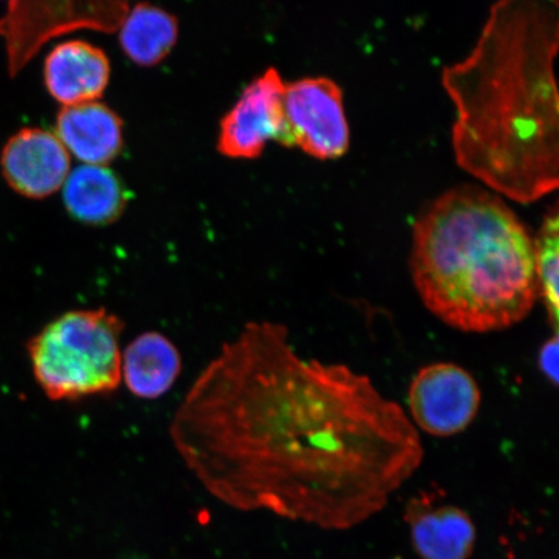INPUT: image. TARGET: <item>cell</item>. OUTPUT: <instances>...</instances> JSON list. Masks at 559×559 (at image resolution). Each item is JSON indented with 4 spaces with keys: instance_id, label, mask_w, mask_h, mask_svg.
I'll return each mask as SVG.
<instances>
[{
    "instance_id": "cell-15",
    "label": "cell",
    "mask_w": 559,
    "mask_h": 559,
    "mask_svg": "<svg viewBox=\"0 0 559 559\" xmlns=\"http://www.w3.org/2000/svg\"><path fill=\"white\" fill-rule=\"evenodd\" d=\"M118 31L123 52L142 67L163 61L177 44L179 33L177 19L150 3H139L130 10Z\"/></svg>"
},
{
    "instance_id": "cell-12",
    "label": "cell",
    "mask_w": 559,
    "mask_h": 559,
    "mask_svg": "<svg viewBox=\"0 0 559 559\" xmlns=\"http://www.w3.org/2000/svg\"><path fill=\"white\" fill-rule=\"evenodd\" d=\"M56 136L83 165H107L123 148V123L100 102L62 107L56 118Z\"/></svg>"
},
{
    "instance_id": "cell-3",
    "label": "cell",
    "mask_w": 559,
    "mask_h": 559,
    "mask_svg": "<svg viewBox=\"0 0 559 559\" xmlns=\"http://www.w3.org/2000/svg\"><path fill=\"white\" fill-rule=\"evenodd\" d=\"M411 270L426 309L463 332L508 330L539 298L534 240L480 187L452 188L418 215Z\"/></svg>"
},
{
    "instance_id": "cell-17",
    "label": "cell",
    "mask_w": 559,
    "mask_h": 559,
    "mask_svg": "<svg viewBox=\"0 0 559 559\" xmlns=\"http://www.w3.org/2000/svg\"><path fill=\"white\" fill-rule=\"evenodd\" d=\"M558 334H555L554 337L544 342L539 349V356H537L540 373L555 386L558 384Z\"/></svg>"
},
{
    "instance_id": "cell-6",
    "label": "cell",
    "mask_w": 559,
    "mask_h": 559,
    "mask_svg": "<svg viewBox=\"0 0 559 559\" xmlns=\"http://www.w3.org/2000/svg\"><path fill=\"white\" fill-rule=\"evenodd\" d=\"M129 11L124 2L10 4L2 31L9 39L13 72L47 39L76 29L116 32Z\"/></svg>"
},
{
    "instance_id": "cell-10",
    "label": "cell",
    "mask_w": 559,
    "mask_h": 559,
    "mask_svg": "<svg viewBox=\"0 0 559 559\" xmlns=\"http://www.w3.org/2000/svg\"><path fill=\"white\" fill-rule=\"evenodd\" d=\"M436 492L415 496L405 507L412 544L423 559H467L473 555L477 530L471 515L454 506L437 504Z\"/></svg>"
},
{
    "instance_id": "cell-14",
    "label": "cell",
    "mask_w": 559,
    "mask_h": 559,
    "mask_svg": "<svg viewBox=\"0 0 559 559\" xmlns=\"http://www.w3.org/2000/svg\"><path fill=\"white\" fill-rule=\"evenodd\" d=\"M62 187L70 216L88 226H108L116 222L130 199L121 178L103 165L75 167Z\"/></svg>"
},
{
    "instance_id": "cell-4",
    "label": "cell",
    "mask_w": 559,
    "mask_h": 559,
    "mask_svg": "<svg viewBox=\"0 0 559 559\" xmlns=\"http://www.w3.org/2000/svg\"><path fill=\"white\" fill-rule=\"evenodd\" d=\"M123 320L104 307L61 313L27 342L35 382L52 402L115 393Z\"/></svg>"
},
{
    "instance_id": "cell-5",
    "label": "cell",
    "mask_w": 559,
    "mask_h": 559,
    "mask_svg": "<svg viewBox=\"0 0 559 559\" xmlns=\"http://www.w3.org/2000/svg\"><path fill=\"white\" fill-rule=\"evenodd\" d=\"M280 144L319 159L344 156L349 145L344 96L332 80L305 79L285 85Z\"/></svg>"
},
{
    "instance_id": "cell-11",
    "label": "cell",
    "mask_w": 559,
    "mask_h": 559,
    "mask_svg": "<svg viewBox=\"0 0 559 559\" xmlns=\"http://www.w3.org/2000/svg\"><path fill=\"white\" fill-rule=\"evenodd\" d=\"M110 79L108 56L83 40H69L53 48L45 62L48 93L64 107L97 102Z\"/></svg>"
},
{
    "instance_id": "cell-13",
    "label": "cell",
    "mask_w": 559,
    "mask_h": 559,
    "mask_svg": "<svg viewBox=\"0 0 559 559\" xmlns=\"http://www.w3.org/2000/svg\"><path fill=\"white\" fill-rule=\"evenodd\" d=\"M183 360L174 342L159 332H144L122 352V382L139 400L156 401L178 381Z\"/></svg>"
},
{
    "instance_id": "cell-9",
    "label": "cell",
    "mask_w": 559,
    "mask_h": 559,
    "mask_svg": "<svg viewBox=\"0 0 559 559\" xmlns=\"http://www.w3.org/2000/svg\"><path fill=\"white\" fill-rule=\"evenodd\" d=\"M2 173L13 191L29 199H46L64 186L70 155L59 138L44 129H23L7 142Z\"/></svg>"
},
{
    "instance_id": "cell-16",
    "label": "cell",
    "mask_w": 559,
    "mask_h": 559,
    "mask_svg": "<svg viewBox=\"0 0 559 559\" xmlns=\"http://www.w3.org/2000/svg\"><path fill=\"white\" fill-rule=\"evenodd\" d=\"M535 272L539 298L547 309L550 325L558 331V262H559V215L555 204L544 216L539 235L534 240Z\"/></svg>"
},
{
    "instance_id": "cell-2",
    "label": "cell",
    "mask_w": 559,
    "mask_h": 559,
    "mask_svg": "<svg viewBox=\"0 0 559 559\" xmlns=\"http://www.w3.org/2000/svg\"><path fill=\"white\" fill-rule=\"evenodd\" d=\"M558 41L556 0H504L469 58L443 72L459 166L521 204L558 188Z\"/></svg>"
},
{
    "instance_id": "cell-8",
    "label": "cell",
    "mask_w": 559,
    "mask_h": 559,
    "mask_svg": "<svg viewBox=\"0 0 559 559\" xmlns=\"http://www.w3.org/2000/svg\"><path fill=\"white\" fill-rule=\"evenodd\" d=\"M285 83L270 68L242 91L240 99L221 121L218 150L230 158L262 155L270 140L280 142L284 129Z\"/></svg>"
},
{
    "instance_id": "cell-7",
    "label": "cell",
    "mask_w": 559,
    "mask_h": 559,
    "mask_svg": "<svg viewBox=\"0 0 559 559\" xmlns=\"http://www.w3.org/2000/svg\"><path fill=\"white\" fill-rule=\"evenodd\" d=\"M480 403L478 382L453 362L419 369L408 390L411 421L431 437L449 438L465 431L478 416Z\"/></svg>"
},
{
    "instance_id": "cell-1",
    "label": "cell",
    "mask_w": 559,
    "mask_h": 559,
    "mask_svg": "<svg viewBox=\"0 0 559 559\" xmlns=\"http://www.w3.org/2000/svg\"><path fill=\"white\" fill-rule=\"evenodd\" d=\"M170 438L225 504L323 528L381 512L423 463L416 426L366 374L299 356L289 331L250 321L181 401Z\"/></svg>"
}]
</instances>
